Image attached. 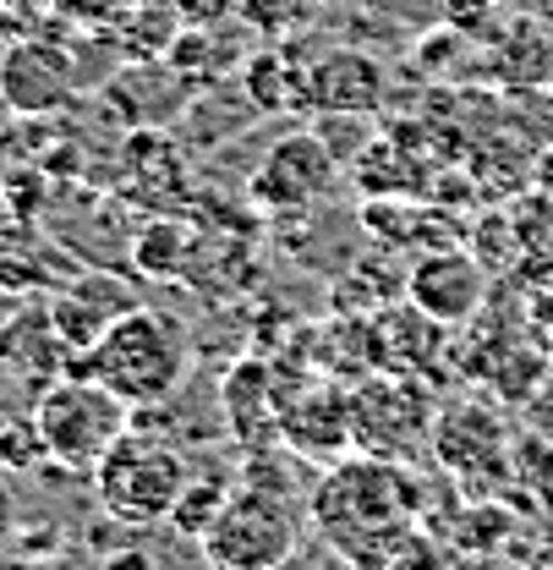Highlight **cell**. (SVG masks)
I'll list each match as a JSON object with an SVG mask.
<instances>
[{
	"instance_id": "cell-1",
	"label": "cell",
	"mask_w": 553,
	"mask_h": 570,
	"mask_svg": "<svg viewBox=\"0 0 553 570\" xmlns=\"http://www.w3.org/2000/svg\"><path fill=\"white\" fill-rule=\"evenodd\" d=\"M192 367V341L176 318L154 313V307H127L99 346L71 356L67 373H88L99 384H110L127 406H165Z\"/></svg>"
},
{
	"instance_id": "cell-2",
	"label": "cell",
	"mask_w": 553,
	"mask_h": 570,
	"mask_svg": "<svg viewBox=\"0 0 553 570\" xmlns=\"http://www.w3.org/2000/svg\"><path fill=\"white\" fill-rule=\"evenodd\" d=\"M416 504H422L416 472H406L389 455H373V461H340L329 478H318L313 521L335 554H356L362 543H373L395 527H412Z\"/></svg>"
},
{
	"instance_id": "cell-3",
	"label": "cell",
	"mask_w": 553,
	"mask_h": 570,
	"mask_svg": "<svg viewBox=\"0 0 553 570\" xmlns=\"http://www.w3.org/2000/svg\"><path fill=\"white\" fill-rule=\"evenodd\" d=\"M208 570H285L290 554H302V504L279 483L236 478L225 510L198 538Z\"/></svg>"
},
{
	"instance_id": "cell-4",
	"label": "cell",
	"mask_w": 553,
	"mask_h": 570,
	"mask_svg": "<svg viewBox=\"0 0 553 570\" xmlns=\"http://www.w3.org/2000/svg\"><path fill=\"white\" fill-rule=\"evenodd\" d=\"M187 483H192L187 455L176 444L154 439V433H138V428H127L105 450V461L93 466V494L105 504V515L121 521V527H159V521H170V510H176V499H181Z\"/></svg>"
},
{
	"instance_id": "cell-5",
	"label": "cell",
	"mask_w": 553,
	"mask_h": 570,
	"mask_svg": "<svg viewBox=\"0 0 553 570\" xmlns=\"http://www.w3.org/2000/svg\"><path fill=\"white\" fill-rule=\"evenodd\" d=\"M33 423H39L45 444H50V461L61 472L93 478V466L105 461V450L132 428V406L110 384H99L88 373H61L56 384L39 390Z\"/></svg>"
},
{
	"instance_id": "cell-6",
	"label": "cell",
	"mask_w": 553,
	"mask_h": 570,
	"mask_svg": "<svg viewBox=\"0 0 553 570\" xmlns=\"http://www.w3.org/2000/svg\"><path fill=\"white\" fill-rule=\"evenodd\" d=\"M77 99V61H71L67 45L56 39H39V33H22L0 50V105L11 116H56Z\"/></svg>"
},
{
	"instance_id": "cell-7",
	"label": "cell",
	"mask_w": 553,
	"mask_h": 570,
	"mask_svg": "<svg viewBox=\"0 0 553 570\" xmlns=\"http://www.w3.org/2000/svg\"><path fill=\"white\" fill-rule=\"evenodd\" d=\"M335 176H340V159L318 132H285L279 142H269V154L253 170V204L275 214H302L318 198H329Z\"/></svg>"
},
{
	"instance_id": "cell-8",
	"label": "cell",
	"mask_w": 553,
	"mask_h": 570,
	"mask_svg": "<svg viewBox=\"0 0 553 570\" xmlns=\"http://www.w3.org/2000/svg\"><path fill=\"white\" fill-rule=\"evenodd\" d=\"M427 439H433V455H438V466L466 489V494H483L493 489L498 478H504V428L498 417L477 406V401H455V406H444L433 428H427Z\"/></svg>"
},
{
	"instance_id": "cell-9",
	"label": "cell",
	"mask_w": 553,
	"mask_h": 570,
	"mask_svg": "<svg viewBox=\"0 0 553 570\" xmlns=\"http://www.w3.org/2000/svg\"><path fill=\"white\" fill-rule=\"evenodd\" d=\"M389 94V71L367 50H324L318 61H302V110L318 116H367Z\"/></svg>"
},
{
	"instance_id": "cell-10",
	"label": "cell",
	"mask_w": 553,
	"mask_h": 570,
	"mask_svg": "<svg viewBox=\"0 0 553 570\" xmlns=\"http://www.w3.org/2000/svg\"><path fill=\"white\" fill-rule=\"evenodd\" d=\"M487 296V275L472 253H455V247H438V253H422L406 275V302L422 307L433 324L455 330L466 318H477Z\"/></svg>"
},
{
	"instance_id": "cell-11",
	"label": "cell",
	"mask_w": 553,
	"mask_h": 570,
	"mask_svg": "<svg viewBox=\"0 0 553 570\" xmlns=\"http://www.w3.org/2000/svg\"><path fill=\"white\" fill-rule=\"evenodd\" d=\"M279 401V439L313 461H335L356 439V412H350V395H340L335 384H313L302 395H275Z\"/></svg>"
},
{
	"instance_id": "cell-12",
	"label": "cell",
	"mask_w": 553,
	"mask_h": 570,
	"mask_svg": "<svg viewBox=\"0 0 553 570\" xmlns=\"http://www.w3.org/2000/svg\"><path fill=\"white\" fill-rule=\"evenodd\" d=\"M0 362H6L22 384H33V395L67 373L71 352H67V341H61V330H56V318H50V307H22V313L0 330Z\"/></svg>"
},
{
	"instance_id": "cell-13",
	"label": "cell",
	"mask_w": 553,
	"mask_h": 570,
	"mask_svg": "<svg viewBox=\"0 0 553 570\" xmlns=\"http://www.w3.org/2000/svg\"><path fill=\"white\" fill-rule=\"evenodd\" d=\"M241 61H247V50L230 45V33L219 22H187L176 33V45L165 50V67L176 71L187 88H214V82L236 77Z\"/></svg>"
},
{
	"instance_id": "cell-14",
	"label": "cell",
	"mask_w": 553,
	"mask_h": 570,
	"mask_svg": "<svg viewBox=\"0 0 553 570\" xmlns=\"http://www.w3.org/2000/svg\"><path fill=\"white\" fill-rule=\"evenodd\" d=\"M493 71L504 82H553V28H543L537 17H515L498 28L493 39Z\"/></svg>"
},
{
	"instance_id": "cell-15",
	"label": "cell",
	"mask_w": 553,
	"mask_h": 570,
	"mask_svg": "<svg viewBox=\"0 0 553 570\" xmlns=\"http://www.w3.org/2000/svg\"><path fill=\"white\" fill-rule=\"evenodd\" d=\"M241 94L253 110L279 116V110H302V61L285 50H247V61L236 71Z\"/></svg>"
},
{
	"instance_id": "cell-16",
	"label": "cell",
	"mask_w": 553,
	"mask_h": 570,
	"mask_svg": "<svg viewBox=\"0 0 553 570\" xmlns=\"http://www.w3.org/2000/svg\"><path fill=\"white\" fill-rule=\"evenodd\" d=\"M346 566L350 570H450V554H444V543L422 521H412V527H395V532L362 543L356 554H346Z\"/></svg>"
},
{
	"instance_id": "cell-17",
	"label": "cell",
	"mask_w": 553,
	"mask_h": 570,
	"mask_svg": "<svg viewBox=\"0 0 553 570\" xmlns=\"http://www.w3.org/2000/svg\"><path fill=\"white\" fill-rule=\"evenodd\" d=\"M275 390L279 384H275V373H269L264 362H241V367H230V373H225V412H230V428H236L247 444H264L258 433H269V428L253 417V406L279 417Z\"/></svg>"
},
{
	"instance_id": "cell-18",
	"label": "cell",
	"mask_w": 553,
	"mask_h": 570,
	"mask_svg": "<svg viewBox=\"0 0 553 570\" xmlns=\"http://www.w3.org/2000/svg\"><path fill=\"white\" fill-rule=\"evenodd\" d=\"M132 264H138L148 281H176L192 264V230L176 225V219H154L132 242Z\"/></svg>"
},
{
	"instance_id": "cell-19",
	"label": "cell",
	"mask_w": 553,
	"mask_h": 570,
	"mask_svg": "<svg viewBox=\"0 0 553 570\" xmlns=\"http://www.w3.org/2000/svg\"><path fill=\"white\" fill-rule=\"evenodd\" d=\"M230 489H236V478H225V472H198L187 489H181V499H176V510H170V527L181 532V538H204L208 521L225 510V499H230Z\"/></svg>"
},
{
	"instance_id": "cell-20",
	"label": "cell",
	"mask_w": 553,
	"mask_h": 570,
	"mask_svg": "<svg viewBox=\"0 0 553 570\" xmlns=\"http://www.w3.org/2000/svg\"><path fill=\"white\" fill-rule=\"evenodd\" d=\"M45 466H56V461H50V444H45V433L33 423V412L0 423V472L6 478H33Z\"/></svg>"
},
{
	"instance_id": "cell-21",
	"label": "cell",
	"mask_w": 553,
	"mask_h": 570,
	"mask_svg": "<svg viewBox=\"0 0 553 570\" xmlns=\"http://www.w3.org/2000/svg\"><path fill=\"white\" fill-rule=\"evenodd\" d=\"M132 11H138V0H50V17L77 33H116Z\"/></svg>"
},
{
	"instance_id": "cell-22",
	"label": "cell",
	"mask_w": 553,
	"mask_h": 570,
	"mask_svg": "<svg viewBox=\"0 0 553 570\" xmlns=\"http://www.w3.org/2000/svg\"><path fill=\"white\" fill-rule=\"evenodd\" d=\"M181 22H225L241 0H170Z\"/></svg>"
},
{
	"instance_id": "cell-23",
	"label": "cell",
	"mask_w": 553,
	"mask_h": 570,
	"mask_svg": "<svg viewBox=\"0 0 553 570\" xmlns=\"http://www.w3.org/2000/svg\"><path fill=\"white\" fill-rule=\"evenodd\" d=\"M99 570H159V560L148 549H116V554H105Z\"/></svg>"
},
{
	"instance_id": "cell-24",
	"label": "cell",
	"mask_w": 553,
	"mask_h": 570,
	"mask_svg": "<svg viewBox=\"0 0 553 570\" xmlns=\"http://www.w3.org/2000/svg\"><path fill=\"white\" fill-rule=\"evenodd\" d=\"M450 570H526L515 560H498V554H466V566H450Z\"/></svg>"
},
{
	"instance_id": "cell-25",
	"label": "cell",
	"mask_w": 553,
	"mask_h": 570,
	"mask_svg": "<svg viewBox=\"0 0 553 570\" xmlns=\"http://www.w3.org/2000/svg\"><path fill=\"white\" fill-rule=\"evenodd\" d=\"M0 11H22V17H45L50 0H0Z\"/></svg>"
},
{
	"instance_id": "cell-26",
	"label": "cell",
	"mask_w": 553,
	"mask_h": 570,
	"mask_svg": "<svg viewBox=\"0 0 553 570\" xmlns=\"http://www.w3.org/2000/svg\"><path fill=\"white\" fill-rule=\"evenodd\" d=\"M0 478H6V472H0ZM6 527H11V494H6V483H0V532H6Z\"/></svg>"
}]
</instances>
